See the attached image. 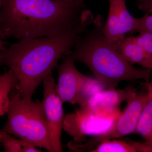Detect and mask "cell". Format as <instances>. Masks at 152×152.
I'll return each mask as SVG.
<instances>
[{"label": "cell", "instance_id": "ba28073f", "mask_svg": "<svg viewBox=\"0 0 152 152\" xmlns=\"http://www.w3.org/2000/svg\"><path fill=\"white\" fill-rule=\"evenodd\" d=\"M109 10L103 31L112 45L123 41L127 33H132L135 24V17L128 11L126 0H108Z\"/></svg>", "mask_w": 152, "mask_h": 152}, {"label": "cell", "instance_id": "4fadbf2b", "mask_svg": "<svg viewBox=\"0 0 152 152\" xmlns=\"http://www.w3.org/2000/svg\"><path fill=\"white\" fill-rule=\"evenodd\" d=\"M18 84L16 77L10 70L0 76V116L7 113L10 102V93L16 88Z\"/></svg>", "mask_w": 152, "mask_h": 152}, {"label": "cell", "instance_id": "9a60e30c", "mask_svg": "<svg viewBox=\"0 0 152 152\" xmlns=\"http://www.w3.org/2000/svg\"><path fill=\"white\" fill-rule=\"evenodd\" d=\"M106 89L104 85L97 79L86 76L80 95L78 104L84 105L91 98Z\"/></svg>", "mask_w": 152, "mask_h": 152}, {"label": "cell", "instance_id": "52a82bcc", "mask_svg": "<svg viewBox=\"0 0 152 152\" xmlns=\"http://www.w3.org/2000/svg\"><path fill=\"white\" fill-rule=\"evenodd\" d=\"M42 82V102L52 146L55 152H62L61 137L64 118L63 102L58 94L52 72L45 77Z\"/></svg>", "mask_w": 152, "mask_h": 152}, {"label": "cell", "instance_id": "5b68a950", "mask_svg": "<svg viewBox=\"0 0 152 152\" xmlns=\"http://www.w3.org/2000/svg\"><path fill=\"white\" fill-rule=\"evenodd\" d=\"M149 97L148 92L145 94L136 93L126 102L127 106L124 110L121 113L111 127L107 132L93 137L84 144H75L70 142L68 144L69 149L77 152H90L102 142L135 134L140 117Z\"/></svg>", "mask_w": 152, "mask_h": 152}, {"label": "cell", "instance_id": "ac0fdd59", "mask_svg": "<svg viewBox=\"0 0 152 152\" xmlns=\"http://www.w3.org/2000/svg\"><path fill=\"white\" fill-rule=\"evenodd\" d=\"M152 32V6L143 16L135 18V24L132 33Z\"/></svg>", "mask_w": 152, "mask_h": 152}, {"label": "cell", "instance_id": "7c38bea8", "mask_svg": "<svg viewBox=\"0 0 152 152\" xmlns=\"http://www.w3.org/2000/svg\"><path fill=\"white\" fill-rule=\"evenodd\" d=\"M149 97L140 117L135 133L142 136L152 145V90L145 83Z\"/></svg>", "mask_w": 152, "mask_h": 152}, {"label": "cell", "instance_id": "44dd1931", "mask_svg": "<svg viewBox=\"0 0 152 152\" xmlns=\"http://www.w3.org/2000/svg\"><path fill=\"white\" fill-rule=\"evenodd\" d=\"M3 39L2 37L1 34V30H0V53L2 52L6 48L5 47L6 43L3 41Z\"/></svg>", "mask_w": 152, "mask_h": 152}, {"label": "cell", "instance_id": "30bf717a", "mask_svg": "<svg viewBox=\"0 0 152 152\" xmlns=\"http://www.w3.org/2000/svg\"><path fill=\"white\" fill-rule=\"evenodd\" d=\"M136 93V90L130 86L123 89L104 90L96 94L82 107L97 113L119 116L121 113V104L127 102Z\"/></svg>", "mask_w": 152, "mask_h": 152}, {"label": "cell", "instance_id": "ffe728a7", "mask_svg": "<svg viewBox=\"0 0 152 152\" xmlns=\"http://www.w3.org/2000/svg\"><path fill=\"white\" fill-rule=\"evenodd\" d=\"M137 5L140 10L148 12L152 6V0H137Z\"/></svg>", "mask_w": 152, "mask_h": 152}, {"label": "cell", "instance_id": "6da1fadb", "mask_svg": "<svg viewBox=\"0 0 152 152\" xmlns=\"http://www.w3.org/2000/svg\"><path fill=\"white\" fill-rule=\"evenodd\" d=\"M94 19L92 13L85 10L80 23L69 31L53 37H23L0 53V66L8 67L16 77V89L22 97L32 99L45 77L75 47Z\"/></svg>", "mask_w": 152, "mask_h": 152}, {"label": "cell", "instance_id": "8992f818", "mask_svg": "<svg viewBox=\"0 0 152 152\" xmlns=\"http://www.w3.org/2000/svg\"><path fill=\"white\" fill-rule=\"evenodd\" d=\"M119 116L97 113L81 107L64 116L63 129L73 138L72 143L81 144L87 136L94 137L105 132Z\"/></svg>", "mask_w": 152, "mask_h": 152}, {"label": "cell", "instance_id": "8fae6325", "mask_svg": "<svg viewBox=\"0 0 152 152\" xmlns=\"http://www.w3.org/2000/svg\"><path fill=\"white\" fill-rule=\"evenodd\" d=\"M112 45L128 62L132 64H138L143 68L152 70L145 53L134 37H125L123 41Z\"/></svg>", "mask_w": 152, "mask_h": 152}, {"label": "cell", "instance_id": "cb8c5ba5", "mask_svg": "<svg viewBox=\"0 0 152 152\" xmlns=\"http://www.w3.org/2000/svg\"><path fill=\"white\" fill-rule=\"evenodd\" d=\"M150 86H151V88L152 90V80L151 83H150Z\"/></svg>", "mask_w": 152, "mask_h": 152}, {"label": "cell", "instance_id": "3957f363", "mask_svg": "<svg viewBox=\"0 0 152 152\" xmlns=\"http://www.w3.org/2000/svg\"><path fill=\"white\" fill-rule=\"evenodd\" d=\"M104 23L101 15L94 18L93 28L80 37L70 54L75 61L86 65L108 89H115L123 81L142 79L149 83L152 70L135 67L127 61L106 39Z\"/></svg>", "mask_w": 152, "mask_h": 152}, {"label": "cell", "instance_id": "603a6c76", "mask_svg": "<svg viewBox=\"0 0 152 152\" xmlns=\"http://www.w3.org/2000/svg\"><path fill=\"white\" fill-rule=\"evenodd\" d=\"M3 0H0V12L1 9L2 4Z\"/></svg>", "mask_w": 152, "mask_h": 152}, {"label": "cell", "instance_id": "277c9868", "mask_svg": "<svg viewBox=\"0 0 152 152\" xmlns=\"http://www.w3.org/2000/svg\"><path fill=\"white\" fill-rule=\"evenodd\" d=\"M7 113V121L1 131L13 135L36 148L55 152L42 101L24 99L17 91L10 98Z\"/></svg>", "mask_w": 152, "mask_h": 152}, {"label": "cell", "instance_id": "e0dca14e", "mask_svg": "<svg viewBox=\"0 0 152 152\" xmlns=\"http://www.w3.org/2000/svg\"><path fill=\"white\" fill-rule=\"evenodd\" d=\"M134 37L136 42L145 53L150 66L152 69V32L140 33L138 36Z\"/></svg>", "mask_w": 152, "mask_h": 152}, {"label": "cell", "instance_id": "d6986e66", "mask_svg": "<svg viewBox=\"0 0 152 152\" xmlns=\"http://www.w3.org/2000/svg\"><path fill=\"white\" fill-rule=\"evenodd\" d=\"M128 142L130 143L137 151L139 152H152V145L148 141L143 142H140L128 140Z\"/></svg>", "mask_w": 152, "mask_h": 152}, {"label": "cell", "instance_id": "9c48e42d", "mask_svg": "<svg viewBox=\"0 0 152 152\" xmlns=\"http://www.w3.org/2000/svg\"><path fill=\"white\" fill-rule=\"evenodd\" d=\"M75 62L69 54L59 68L57 90L63 103H79L86 75L77 69Z\"/></svg>", "mask_w": 152, "mask_h": 152}, {"label": "cell", "instance_id": "7402d4cb", "mask_svg": "<svg viewBox=\"0 0 152 152\" xmlns=\"http://www.w3.org/2000/svg\"><path fill=\"white\" fill-rule=\"evenodd\" d=\"M61 1L72 2H80L85 1V0H61Z\"/></svg>", "mask_w": 152, "mask_h": 152}, {"label": "cell", "instance_id": "5bb4252c", "mask_svg": "<svg viewBox=\"0 0 152 152\" xmlns=\"http://www.w3.org/2000/svg\"><path fill=\"white\" fill-rule=\"evenodd\" d=\"M0 144L7 152H40L33 145L21 139L12 137L10 134L0 130Z\"/></svg>", "mask_w": 152, "mask_h": 152}, {"label": "cell", "instance_id": "7a4b0ae2", "mask_svg": "<svg viewBox=\"0 0 152 152\" xmlns=\"http://www.w3.org/2000/svg\"><path fill=\"white\" fill-rule=\"evenodd\" d=\"M85 1L3 0L0 30L3 39L61 35L78 24Z\"/></svg>", "mask_w": 152, "mask_h": 152}, {"label": "cell", "instance_id": "2e32d148", "mask_svg": "<svg viewBox=\"0 0 152 152\" xmlns=\"http://www.w3.org/2000/svg\"><path fill=\"white\" fill-rule=\"evenodd\" d=\"M90 152H137V151L127 141L110 140L102 142Z\"/></svg>", "mask_w": 152, "mask_h": 152}]
</instances>
